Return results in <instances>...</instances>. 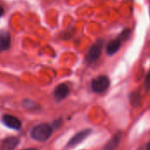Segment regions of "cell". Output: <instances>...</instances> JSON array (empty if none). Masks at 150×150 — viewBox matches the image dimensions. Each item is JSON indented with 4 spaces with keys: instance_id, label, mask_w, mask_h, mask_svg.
<instances>
[{
    "instance_id": "cell-1",
    "label": "cell",
    "mask_w": 150,
    "mask_h": 150,
    "mask_svg": "<svg viewBox=\"0 0 150 150\" xmlns=\"http://www.w3.org/2000/svg\"><path fill=\"white\" fill-rule=\"evenodd\" d=\"M130 34H131V30L129 29H124L120 34L118 37L111 40L108 44L106 45V54L110 56L113 55L114 54H116L120 48L122 46V43L126 40H127L130 37Z\"/></svg>"
},
{
    "instance_id": "cell-2",
    "label": "cell",
    "mask_w": 150,
    "mask_h": 150,
    "mask_svg": "<svg viewBox=\"0 0 150 150\" xmlns=\"http://www.w3.org/2000/svg\"><path fill=\"white\" fill-rule=\"evenodd\" d=\"M53 133V127L46 123L35 126L31 131V136L37 142H45L49 139Z\"/></svg>"
},
{
    "instance_id": "cell-3",
    "label": "cell",
    "mask_w": 150,
    "mask_h": 150,
    "mask_svg": "<svg viewBox=\"0 0 150 150\" xmlns=\"http://www.w3.org/2000/svg\"><path fill=\"white\" fill-rule=\"evenodd\" d=\"M104 44H105V40L98 39L90 47V49L88 51V54H87V55L85 57V61L89 65L93 64L94 62H96L99 59V57H100V55L102 54Z\"/></svg>"
},
{
    "instance_id": "cell-4",
    "label": "cell",
    "mask_w": 150,
    "mask_h": 150,
    "mask_svg": "<svg viewBox=\"0 0 150 150\" xmlns=\"http://www.w3.org/2000/svg\"><path fill=\"white\" fill-rule=\"evenodd\" d=\"M110 79L106 76H98L93 78L91 83V88L93 92L100 94L105 92L110 87Z\"/></svg>"
},
{
    "instance_id": "cell-5",
    "label": "cell",
    "mask_w": 150,
    "mask_h": 150,
    "mask_svg": "<svg viewBox=\"0 0 150 150\" xmlns=\"http://www.w3.org/2000/svg\"><path fill=\"white\" fill-rule=\"evenodd\" d=\"M91 134V129H84L81 132H78L76 134H75L68 142L67 147L68 148H72L75 147L78 144H80L82 142H83L90 134Z\"/></svg>"
},
{
    "instance_id": "cell-6",
    "label": "cell",
    "mask_w": 150,
    "mask_h": 150,
    "mask_svg": "<svg viewBox=\"0 0 150 150\" xmlns=\"http://www.w3.org/2000/svg\"><path fill=\"white\" fill-rule=\"evenodd\" d=\"M2 121L7 127L13 129V130H19L21 128V126H22L21 121L17 117L10 115V114L4 115Z\"/></svg>"
},
{
    "instance_id": "cell-7",
    "label": "cell",
    "mask_w": 150,
    "mask_h": 150,
    "mask_svg": "<svg viewBox=\"0 0 150 150\" xmlns=\"http://www.w3.org/2000/svg\"><path fill=\"white\" fill-rule=\"evenodd\" d=\"M69 94V87L66 83H61L54 89V95L56 100L61 101L68 97Z\"/></svg>"
},
{
    "instance_id": "cell-8",
    "label": "cell",
    "mask_w": 150,
    "mask_h": 150,
    "mask_svg": "<svg viewBox=\"0 0 150 150\" xmlns=\"http://www.w3.org/2000/svg\"><path fill=\"white\" fill-rule=\"evenodd\" d=\"M19 143V139L17 137H7L0 144V150H14Z\"/></svg>"
},
{
    "instance_id": "cell-9",
    "label": "cell",
    "mask_w": 150,
    "mask_h": 150,
    "mask_svg": "<svg viewBox=\"0 0 150 150\" xmlns=\"http://www.w3.org/2000/svg\"><path fill=\"white\" fill-rule=\"evenodd\" d=\"M120 142H121V133L119 132L116 134H114L111 140L108 141V142L105 145L103 150H116V149L120 146Z\"/></svg>"
},
{
    "instance_id": "cell-10",
    "label": "cell",
    "mask_w": 150,
    "mask_h": 150,
    "mask_svg": "<svg viewBox=\"0 0 150 150\" xmlns=\"http://www.w3.org/2000/svg\"><path fill=\"white\" fill-rule=\"evenodd\" d=\"M11 46V36L6 31H0V51L7 50Z\"/></svg>"
},
{
    "instance_id": "cell-11",
    "label": "cell",
    "mask_w": 150,
    "mask_h": 150,
    "mask_svg": "<svg viewBox=\"0 0 150 150\" xmlns=\"http://www.w3.org/2000/svg\"><path fill=\"white\" fill-rule=\"evenodd\" d=\"M141 94L139 92H132L129 95V100L133 106H137L141 101Z\"/></svg>"
},
{
    "instance_id": "cell-12",
    "label": "cell",
    "mask_w": 150,
    "mask_h": 150,
    "mask_svg": "<svg viewBox=\"0 0 150 150\" xmlns=\"http://www.w3.org/2000/svg\"><path fill=\"white\" fill-rule=\"evenodd\" d=\"M144 88L146 91H149L150 90V70L146 76V78L144 81Z\"/></svg>"
},
{
    "instance_id": "cell-13",
    "label": "cell",
    "mask_w": 150,
    "mask_h": 150,
    "mask_svg": "<svg viewBox=\"0 0 150 150\" xmlns=\"http://www.w3.org/2000/svg\"><path fill=\"white\" fill-rule=\"evenodd\" d=\"M61 124H62V120H56V121L54 122V127L55 128H58L61 126Z\"/></svg>"
},
{
    "instance_id": "cell-14",
    "label": "cell",
    "mask_w": 150,
    "mask_h": 150,
    "mask_svg": "<svg viewBox=\"0 0 150 150\" xmlns=\"http://www.w3.org/2000/svg\"><path fill=\"white\" fill-rule=\"evenodd\" d=\"M3 14H4V9H3V7L0 5V17H1Z\"/></svg>"
},
{
    "instance_id": "cell-15",
    "label": "cell",
    "mask_w": 150,
    "mask_h": 150,
    "mask_svg": "<svg viewBox=\"0 0 150 150\" xmlns=\"http://www.w3.org/2000/svg\"><path fill=\"white\" fill-rule=\"evenodd\" d=\"M145 150H150V141L149 142V143L147 144V146L145 148Z\"/></svg>"
},
{
    "instance_id": "cell-16",
    "label": "cell",
    "mask_w": 150,
    "mask_h": 150,
    "mask_svg": "<svg viewBox=\"0 0 150 150\" xmlns=\"http://www.w3.org/2000/svg\"><path fill=\"white\" fill-rule=\"evenodd\" d=\"M22 150H37L36 149H22Z\"/></svg>"
}]
</instances>
